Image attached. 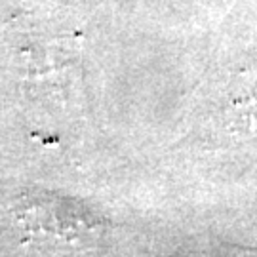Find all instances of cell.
I'll return each instance as SVG.
<instances>
[{
  "label": "cell",
  "instance_id": "cell-1",
  "mask_svg": "<svg viewBox=\"0 0 257 257\" xmlns=\"http://www.w3.org/2000/svg\"><path fill=\"white\" fill-rule=\"evenodd\" d=\"M223 103L232 132H257V65L230 74Z\"/></svg>",
  "mask_w": 257,
  "mask_h": 257
}]
</instances>
